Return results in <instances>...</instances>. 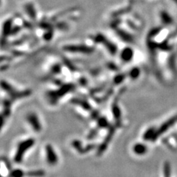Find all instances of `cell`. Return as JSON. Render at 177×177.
Instances as JSON below:
<instances>
[{"mask_svg": "<svg viewBox=\"0 0 177 177\" xmlns=\"http://www.w3.org/2000/svg\"><path fill=\"white\" fill-rule=\"evenodd\" d=\"M156 129L154 128H148L143 134V139L145 140H154V135L156 133Z\"/></svg>", "mask_w": 177, "mask_h": 177, "instance_id": "obj_7", "label": "cell"}, {"mask_svg": "<svg viewBox=\"0 0 177 177\" xmlns=\"http://www.w3.org/2000/svg\"><path fill=\"white\" fill-rule=\"evenodd\" d=\"M46 159L50 165H56L58 162V156L52 145L48 144L45 146Z\"/></svg>", "mask_w": 177, "mask_h": 177, "instance_id": "obj_2", "label": "cell"}, {"mask_svg": "<svg viewBox=\"0 0 177 177\" xmlns=\"http://www.w3.org/2000/svg\"><path fill=\"white\" fill-rule=\"evenodd\" d=\"M163 173H164V177H171V168L170 163L168 162H166L164 165V169H163Z\"/></svg>", "mask_w": 177, "mask_h": 177, "instance_id": "obj_10", "label": "cell"}, {"mask_svg": "<svg viewBox=\"0 0 177 177\" xmlns=\"http://www.w3.org/2000/svg\"><path fill=\"white\" fill-rule=\"evenodd\" d=\"M45 175V172L43 170H36V171H28L26 173V176L29 177H42Z\"/></svg>", "mask_w": 177, "mask_h": 177, "instance_id": "obj_8", "label": "cell"}, {"mask_svg": "<svg viewBox=\"0 0 177 177\" xmlns=\"http://www.w3.org/2000/svg\"><path fill=\"white\" fill-rule=\"evenodd\" d=\"M175 122H176V119H175V118H172V119H170L169 120H168V121H167L166 123H165L164 124L160 126V128H159L156 131L155 135H154V140H153V141H155L158 137H160V136L162 134H164L165 132H166L171 126H173V124L175 123Z\"/></svg>", "mask_w": 177, "mask_h": 177, "instance_id": "obj_4", "label": "cell"}, {"mask_svg": "<svg viewBox=\"0 0 177 177\" xmlns=\"http://www.w3.org/2000/svg\"><path fill=\"white\" fill-rule=\"evenodd\" d=\"M36 141L33 138H28L22 140L17 145L16 154L14 156V162L16 163L22 162L25 153L34 145Z\"/></svg>", "mask_w": 177, "mask_h": 177, "instance_id": "obj_1", "label": "cell"}, {"mask_svg": "<svg viewBox=\"0 0 177 177\" xmlns=\"http://www.w3.org/2000/svg\"><path fill=\"white\" fill-rule=\"evenodd\" d=\"M113 134H114V129H110L109 133H108V135L106 136V137L105 138V140H104V142H103V143L101 144L98 148H97V155H98V156L102 155L103 153L106 150V148H107L108 145H109L110 141H111V138H112Z\"/></svg>", "mask_w": 177, "mask_h": 177, "instance_id": "obj_5", "label": "cell"}, {"mask_svg": "<svg viewBox=\"0 0 177 177\" xmlns=\"http://www.w3.org/2000/svg\"><path fill=\"white\" fill-rule=\"evenodd\" d=\"M27 120L29 124L30 125V126L32 127L34 131H41L42 126L40 123L39 117H38L36 114H35V113H30V114H28L27 116Z\"/></svg>", "mask_w": 177, "mask_h": 177, "instance_id": "obj_3", "label": "cell"}, {"mask_svg": "<svg viewBox=\"0 0 177 177\" xmlns=\"http://www.w3.org/2000/svg\"><path fill=\"white\" fill-rule=\"evenodd\" d=\"M10 176L11 177H24L26 176V173H25L21 169H13L11 171L10 173Z\"/></svg>", "mask_w": 177, "mask_h": 177, "instance_id": "obj_9", "label": "cell"}, {"mask_svg": "<svg viewBox=\"0 0 177 177\" xmlns=\"http://www.w3.org/2000/svg\"><path fill=\"white\" fill-rule=\"evenodd\" d=\"M72 145H73V148L75 149V150L78 151V152L82 153V151H83V145H82L80 141L74 140L73 142V143H72Z\"/></svg>", "mask_w": 177, "mask_h": 177, "instance_id": "obj_11", "label": "cell"}, {"mask_svg": "<svg viewBox=\"0 0 177 177\" xmlns=\"http://www.w3.org/2000/svg\"><path fill=\"white\" fill-rule=\"evenodd\" d=\"M133 152L136 155L138 156H142L145 155L148 151V148L144 143H136L134 145L133 148H132Z\"/></svg>", "mask_w": 177, "mask_h": 177, "instance_id": "obj_6", "label": "cell"}]
</instances>
